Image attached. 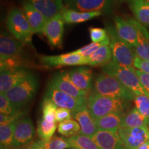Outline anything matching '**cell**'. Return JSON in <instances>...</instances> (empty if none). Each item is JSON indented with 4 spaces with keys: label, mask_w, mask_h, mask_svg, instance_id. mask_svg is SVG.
I'll return each instance as SVG.
<instances>
[{
    "label": "cell",
    "mask_w": 149,
    "mask_h": 149,
    "mask_svg": "<svg viewBox=\"0 0 149 149\" xmlns=\"http://www.w3.org/2000/svg\"><path fill=\"white\" fill-rule=\"evenodd\" d=\"M57 127V122H48L42 117L38 121L37 129V135L41 140L46 141L53 137Z\"/></svg>",
    "instance_id": "29"
},
{
    "label": "cell",
    "mask_w": 149,
    "mask_h": 149,
    "mask_svg": "<svg viewBox=\"0 0 149 149\" xmlns=\"http://www.w3.org/2000/svg\"><path fill=\"white\" fill-rule=\"evenodd\" d=\"M22 10L31 25L33 33H43L47 22L45 17L26 0L22 2Z\"/></svg>",
    "instance_id": "20"
},
{
    "label": "cell",
    "mask_w": 149,
    "mask_h": 149,
    "mask_svg": "<svg viewBox=\"0 0 149 149\" xmlns=\"http://www.w3.org/2000/svg\"><path fill=\"white\" fill-rule=\"evenodd\" d=\"M72 112L64 108H57L55 113V120L57 123H61L72 118Z\"/></svg>",
    "instance_id": "38"
},
{
    "label": "cell",
    "mask_w": 149,
    "mask_h": 149,
    "mask_svg": "<svg viewBox=\"0 0 149 149\" xmlns=\"http://www.w3.org/2000/svg\"><path fill=\"white\" fill-rule=\"evenodd\" d=\"M114 22L119 37L132 48L135 47L137 43V31L131 18L126 19L120 16H116Z\"/></svg>",
    "instance_id": "15"
},
{
    "label": "cell",
    "mask_w": 149,
    "mask_h": 149,
    "mask_svg": "<svg viewBox=\"0 0 149 149\" xmlns=\"http://www.w3.org/2000/svg\"><path fill=\"white\" fill-rule=\"evenodd\" d=\"M42 65L47 67H61L86 65L85 57L79 54L68 53L59 55H45L40 57Z\"/></svg>",
    "instance_id": "12"
},
{
    "label": "cell",
    "mask_w": 149,
    "mask_h": 149,
    "mask_svg": "<svg viewBox=\"0 0 149 149\" xmlns=\"http://www.w3.org/2000/svg\"><path fill=\"white\" fill-rule=\"evenodd\" d=\"M24 44L15 37L1 32L0 36V60L3 61L19 57L23 50Z\"/></svg>",
    "instance_id": "14"
},
{
    "label": "cell",
    "mask_w": 149,
    "mask_h": 149,
    "mask_svg": "<svg viewBox=\"0 0 149 149\" xmlns=\"http://www.w3.org/2000/svg\"><path fill=\"white\" fill-rule=\"evenodd\" d=\"M133 101L137 111L149 123V97L146 95H135Z\"/></svg>",
    "instance_id": "33"
},
{
    "label": "cell",
    "mask_w": 149,
    "mask_h": 149,
    "mask_svg": "<svg viewBox=\"0 0 149 149\" xmlns=\"http://www.w3.org/2000/svg\"><path fill=\"white\" fill-rule=\"evenodd\" d=\"M68 149H70V148H68Z\"/></svg>",
    "instance_id": "47"
},
{
    "label": "cell",
    "mask_w": 149,
    "mask_h": 149,
    "mask_svg": "<svg viewBox=\"0 0 149 149\" xmlns=\"http://www.w3.org/2000/svg\"><path fill=\"white\" fill-rule=\"evenodd\" d=\"M117 133L126 149H137L149 140V129L147 127H120Z\"/></svg>",
    "instance_id": "9"
},
{
    "label": "cell",
    "mask_w": 149,
    "mask_h": 149,
    "mask_svg": "<svg viewBox=\"0 0 149 149\" xmlns=\"http://www.w3.org/2000/svg\"><path fill=\"white\" fill-rule=\"evenodd\" d=\"M135 19L145 27L149 26V3L146 0H125Z\"/></svg>",
    "instance_id": "23"
},
{
    "label": "cell",
    "mask_w": 149,
    "mask_h": 149,
    "mask_svg": "<svg viewBox=\"0 0 149 149\" xmlns=\"http://www.w3.org/2000/svg\"><path fill=\"white\" fill-rule=\"evenodd\" d=\"M93 139L100 149H126L117 132L98 130Z\"/></svg>",
    "instance_id": "19"
},
{
    "label": "cell",
    "mask_w": 149,
    "mask_h": 149,
    "mask_svg": "<svg viewBox=\"0 0 149 149\" xmlns=\"http://www.w3.org/2000/svg\"><path fill=\"white\" fill-rule=\"evenodd\" d=\"M61 14L66 24L81 23V22L88 21L91 19L101 16L102 15H103L102 13L100 12V11L82 13L70 10V9H68L66 8L64 9V10L61 12Z\"/></svg>",
    "instance_id": "26"
},
{
    "label": "cell",
    "mask_w": 149,
    "mask_h": 149,
    "mask_svg": "<svg viewBox=\"0 0 149 149\" xmlns=\"http://www.w3.org/2000/svg\"><path fill=\"white\" fill-rule=\"evenodd\" d=\"M72 117L79 123L80 126V135H86L93 138L98 131L95 122L91 116L86 106L72 113Z\"/></svg>",
    "instance_id": "18"
},
{
    "label": "cell",
    "mask_w": 149,
    "mask_h": 149,
    "mask_svg": "<svg viewBox=\"0 0 149 149\" xmlns=\"http://www.w3.org/2000/svg\"><path fill=\"white\" fill-rule=\"evenodd\" d=\"M102 70L106 74L116 78L135 95H147L134 67L122 66L112 59L109 64L102 68Z\"/></svg>",
    "instance_id": "2"
},
{
    "label": "cell",
    "mask_w": 149,
    "mask_h": 149,
    "mask_svg": "<svg viewBox=\"0 0 149 149\" xmlns=\"http://www.w3.org/2000/svg\"><path fill=\"white\" fill-rule=\"evenodd\" d=\"M137 31V46L133 48L135 55L144 60H149V32L144 26L131 18Z\"/></svg>",
    "instance_id": "21"
},
{
    "label": "cell",
    "mask_w": 149,
    "mask_h": 149,
    "mask_svg": "<svg viewBox=\"0 0 149 149\" xmlns=\"http://www.w3.org/2000/svg\"><path fill=\"white\" fill-rule=\"evenodd\" d=\"M14 149H23V148H14Z\"/></svg>",
    "instance_id": "44"
},
{
    "label": "cell",
    "mask_w": 149,
    "mask_h": 149,
    "mask_svg": "<svg viewBox=\"0 0 149 149\" xmlns=\"http://www.w3.org/2000/svg\"><path fill=\"white\" fill-rule=\"evenodd\" d=\"M106 30L110 37V48L112 52V59L119 64L124 66L133 67L136 55L133 48L123 41L117 35L115 26L108 24Z\"/></svg>",
    "instance_id": "5"
},
{
    "label": "cell",
    "mask_w": 149,
    "mask_h": 149,
    "mask_svg": "<svg viewBox=\"0 0 149 149\" xmlns=\"http://www.w3.org/2000/svg\"><path fill=\"white\" fill-rule=\"evenodd\" d=\"M110 42H111V40H110V37H109L105 40H104L103 42L100 43L93 42L90 44H88V45L84 46V47H81L79 48V49L76 50V51H73L72 53L79 54V55L83 56L84 57H87L89 55H91V54H93L94 52H95L97 50H98L102 46L110 45Z\"/></svg>",
    "instance_id": "34"
},
{
    "label": "cell",
    "mask_w": 149,
    "mask_h": 149,
    "mask_svg": "<svg viewBox=\"0 0 149 149\" xmlns=\"http://www.w3.org/2000/svg\"><path fill=\"white\" fill-rule=\"evenodd\" d=\"M64 23L61 14L57 15L46 22L43 33L52 47L61 48L62 46Z\"/></svg>",
    "instance_id": "11"
},
{
    "label": "cell",
    "mask_w": 149,
    "mask_h": 149,
    "mask_svg": "<svg viewBox=\"0 0 149 149\" xmlns=\"http://www.w3.org/2000/svg\"><path fill=\"white\" fill-rule=\"evenodd\" d=\"M31 74L24 68H9L1 71L0 74V94H5L22 79Z\"/></svg>",
    "instance_id": "16"
},
{
    "label": "cell",
    "mask_w": 149,
    "mask_h": 149,
    "mask_svg": "<svg viewBox=\"0 0 149 149\" xmlns=\"http://www.w3.org/2000/svg\"><path fill=\"white\" fill-rule=\"evenodd\" d=\"M121 127H147L149 129V123L135 107L123 115Z\"/></svg>",
    "instance_id": "27"
},
{
    "label": "cell",
    "mask_w": 149,
    "mask_h": 149,
    "mask_svg": "<svg viewBox=\"0 0 149 149\" xmlns=\"http://www.w3.org/2000/svg\"><path fill=\"white\" fill-rule=\"evenodd\" d=\"M46 97L49 98L57 108H64L72 113L86 106V99H77L66 93L57 90L48 84L46 91Z\"/></svg>",
    "instance_id": "8"
},
{
    "label": "cell",
    "mask_w": 149,
    "mask_h": 149,
    "mask_svg": "<svg viewBox=\"0 0 149 149\" xmlns=\"http://www.w3.org/2000/svg\"><path fill=\"white\" fill-rule=\"evenodd\" d=\"M133 67L135 68H137V70L149 74V60L141 59L136 56L134 59Z\"/></svg>",
    "instance_id": "39"
},
{
    "label": "cell",
    "mask_w": 149,
    "mask_h": 149,
    "mask_svg": "<svg viewBox=\"0 0 149 149\" xmlns=\"http://www.w3.org/2000/svg\"><path fill=\"white\" fill-rule=\"evenodd\" d=\"M137 149H149V140L145 141L143 144H141Z\"/></svg>",
    "instance_id": "43"
},
{
    "label": "cell",
    "mask_w": 149,
    "mask_h": 149,
    "mask_svg": "<svg viewBox=\"0 0 149 149\" xmlns=\"http://www.w3.org/2000/svg\"><path fill=\"white\" fill-rule=\"evenodd\" d=\"M124 113H112L95 120L98 130L118 132Z\"/></svg>",
    "instance_id": "25"
},
{
    "label": "cell",
    "mask_w": 149,
    "mask_h": 149,
    "mask_svg": "<svg viewBox=\"0 0 149 149\" xmlns=\"http://www.w3.org/2000/svg\"><path fill=\"white\" fill-rule=\"evenodd\" d=\"M0 112L6 115H15L21 113L20 110L17 109L11 104L4 94H0Z\"/></svg>",
    "instance_id": "36"
},
{
    "label": "cell",
    "mask_w": 149,
    "mask_h": 149,
    "mask_svg": "<svg viewBox=\"0 0 149 149\" xmlns=\"http://www.w3.org/2000/svg\"><path fill=\"white\" fill-rule=\"evenodd\" d=\"M85 59L86 65L103 68L112 60L111 49L109 45L103 46Z\"/></svg>",
    "instance_id": "24"
},
{
    "label": "cell",
    "mask_w": 149,
    "mask_h": 149,
    "mask_svg": "<svg viewBox=\"0 0 149 149\" xmlns=\"http://www.w3.org/2000/svg\"><path fill=\"white\" fill-rule=\"evenodd\" d=\"M128 102L93 92L86 97V106L94 120L112 113H124Z\"/></svg>",
    "instance_id": "1"
},
{
    "label": "cell",
    "mask_w": 149,
    "mask_h": 149,
    "mask_svg": "<svg viewBox=\"0 0 149 149\" xmlns=\"http://www.w3.org/2000/svg\"><path fill=\"white\" fill-rule=\"evenodd\" d=\"M88 31L90 33L91 40L93 43L102 42L109 37L106 29L91 27L89 28Z\"/></svg>",
    "instance_id": "37"
},
{
    "label": "cell",
    "mask_w": 149,
    "mask_h": 149,
    "mask_svg": "<svg viewBox=\"0 0 149 149\" xmlns=\"http://www.w3.org/2000/svg\"><path fill=\"white\" fill-rule=\"evenodd\" d=\"M68 141L72 148L75 149H100L93 138L80 134L68 137Z\"/></svg>",
    "instance_id": "28"
},
{
    "label": "cell",
    "mask_w": 149,
    "mask_h": 149,
    "mask_svg": "<svg viewBox=\"0 0 149 149\" xmlns=\"http://www.w3.org/2000/svg\"><path fill=\"white\" fill-rule=\"evenodd\" d=\"M6 26L13 36L23 43L30 42L34 34L22 9L13 8L8 13Z\"/></svg>",
    "instance_id": "6"
},
{
    "label": "cell",
    "mask_w": 149,
    "mask_h": 149,
    "mask_svg": "<svg viewBox=\"0 0 149 149\" xmlns=\"http://www.w3.org/2000/svg\"><path fill=\"white\" fill-rule=\"evenodd\" d=\"M57 90L66 93L77 99H86L88 93L80 90L71 81L68 71L61 72L55 74L49 83Z\"/></svg>",
    "instance_id": "13"
},
{
    "label": "cell",
    "mask_w": 149,
    "mask_h": 149,
    "mask_svg": "<svg viewBox=\"0 0 149 149\" xmlns=\"http://www.w3.org/2000/svg\"><path fill=\"white\" fill-rule=\"evenodd\" d=\"M27 149H46L44 146V141L42 140H37L31 143Z\"/></svg>",
    "instance_id": "42"
},
{
    "label": "cell",
    "mask_w": 149,
    "mask_h": 149,
    "mask_svg": "<svg viewBox=\"0 0 149 149\" xmlns=\"http://www.w3.org/2000/svg\"><path fill=\"white\" fill-rule=\"evenodd\" d=\"M38 85V79L35 74L31 73L4 95L17 109L20 110L34 97Z\"/></svg>",
    "instance_id": "4"
},
{
    "label": "cell",
    "mask_w": 149,
    "mask_h": 149,
    "mask_svg": "<svg viewBox=\"0 0 149 149\" xmlns=\"http://www.w3.org/2000/svg\"><path fill=\"white\" fill-rule=\"evenodd\" d=\"M48 20L61 14L65 8L64 0H26Z\"/></svg>",
    "instance_id": "17"
},
{
    "label": "cell",
    "mask_w": 149,
    "mask_h": 149,
    "mask_svg": "<svg viewBox=\"0 0 149 149\" xmlns=\"http://www.w3.org/2000/svg\"><path fill=\"white\" fill-rule=\"evenodd\" d=\"M70 149H75V148H70Z\"/></svg>",
    "instance_id": "46"
},
{
    "label": "cell",
    "mask_w": 149,
    "mask_h": 149,
    "mask_svg": "<svg viewBox=\"0 0 149 149\" xmlns=\"http://www.w3.org/2000/svg\"><path fill=\"white\" fill-rule=\"evenodd\" d=\"M57 109L55 104L49 98L44 97L42 104V117L48 122H56L55 113Z\"/></svg>",
    "instance_id": "32"
},
{
    "label": "cell",
    "mask_w": 149,
    "mask_h": 149,
    "mask_svg": "<svg viewBox=\"0 0 149 149\" xmlns=\"http://www.w3.org/2000/svg\"><path fill=\"white\" fill-rule=\"evenodd\" d=\"M24 115V113L22 112L15 115H6L1 113L0 114V124L1 125H7L10 123L15 122V121L23 117Z\"/></svg>",
    "instance_id": "40"
},
{
    "label": "cell",
    "mask_w": 149,
    "mask_h": 149,
    "mask_svg": "<svg viewBox=\"0 0 149 149\" xmlns=\"http://www.w3.org/2000/svg\"><path fill=\"white\" fill-rule=\"evenodd\" d=\"M57 130L60 135L68 138L79 133L80 126L75 120L70 119L59 123L57 126Z\"/></svg>",
    "instance_id": "31"
},
{
    "label": "cell",
    "mask_w": 149,
    "mask_h": 149,
    "mask_svg": "<svg viewBox=\"0 0 149 149\" xmlns=\"http://www.w3.org/2000/svg\"><path fill=\"white\" fill-rule=\"evenodd\" d=\"M146 1H148V3H149V0H146Z\"/></svg>",
    "instance_id": "45"
},
{
    "label": "cell",
    "mask_w": 149,
    "mask_h": 149,
    "mask_svg": "<svg viewBox=\"0 0 149 149\" xmlns=\"http://www.w3.org/2000/svg\"><path fill=\"white\" fill-rule=\"evenodd\" d=\"M136 74L138 76L141 85H142L144 91H146L147 95L149 97V74L145 73L139 70H136Z\"/></svg>",
    "instance_id": "41"
},
{
    "label": "cell",
    "mask_w": 149,
    "mask_h": 149,
    "mask_svg": "<svg viewBox=\"0 0 149 149\" xmlns=\"http://www.w3.org/2000/svg\"><path fill=\"white\" fill-rule=\"evenodd\" d=\"M35 129L30 117H22L16 121L14 130L13 147L23 146L34 139Z\"/></svg>",
    "instance_id": "10"
},
{
    "label": "cell",
    "mask_w": 149,
    "mask_h": 149,
    "mask_svg": "<svg viewBox=\"0 0 149 149\" xmlns=\"http://www.w3.org/2000/svg\"><path fill=\"white\" fill-rule=\"evenodd\" d=\"M46 149H66L72 148L69 144L68 138L53 135L49 140L44 141Z\"/></svg>",
    "instance_id": "35"
},
{
    "label": "cell",
    "mask_w": 149,
    "mask_h": 149,
    "mask_svg": "<svg viewBox=\"0 0 149 149\" xmlns=\"http://www.w3.org/2000/svg\"><path fill=\"white\" fill-rule=\"evenodd\" d=\"M124 0H64L65 8L88 13L100 11L109 15Z\"/></svg>",
    "instance_id": "7"
},
{
    "label": "cell",
    "mask_w": 149,
    "mask_h": 149,
    "mask_svg": "<svg viewBox=\"0 0 149 149\" xmlns=\"http://www.w3.org/2000/svg\"><path fill=\"white\" fill-rule=\"evenodd\" d=\"M15 122L7 125H0V143L1 149H9L13 146Z\"/></svg>",
    "instance_id": "30"
},
{
    "label": "cell",
    "mask_w": 149,
    "mask_h": 149,
    "mask_svg": "<svg viewBox=\"0 0 149 149\" xmlns=\"http://www.w3.org/2000/svg\"><path fill=\"white\" fill-rule=\"evenodd\" d=\"M94 93L109 97L120 99L130 102L134 100L135 95L123 86L116 78L105 72L100 73L94 81Z\"/></svg>",
    "instance_id": "3"
},
{
    "label": "cell",
    "mask_w": 149,
    "mask_h": 149,
    "mask_svg": "<svg viewBox=\"0 0 149 149\" xmlns=\"http://www.w3.org/2000/svg\"><path fill=\"white\" fill-rule=\"evenodd\" d=\"M71 81L80 90L88 93L92 87L93 72L90 68L79 67L68 71Z\"/></svg>",
    "instance_id": "22"
}]
</instances>
